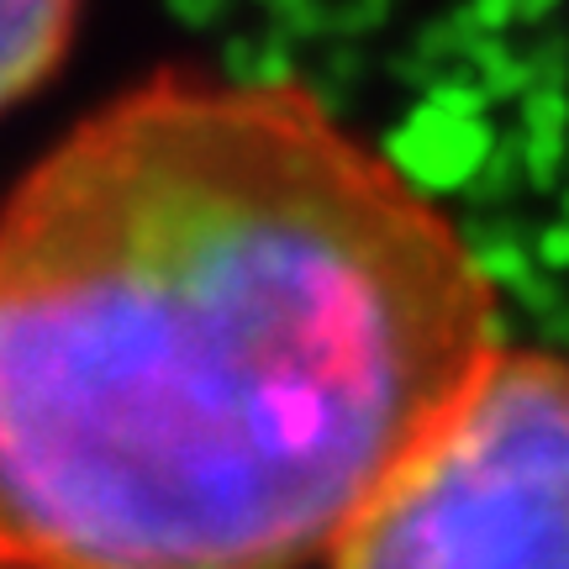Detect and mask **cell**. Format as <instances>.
Returning <instances> with one entry per match:
<instances>
[{"label": "cell", "instance_id": "obj_1", "mask_svg": "<svg viewBox=\"0 0 569 569\" xmlns=\"http://www.w3.org/2000/svg\"><path fill=\"white\" fill-rule=\"evenodd\" d=\"M459 227L306 90L163 74L0 206V569H301L496 359Z\"/></svg>", "mask_w": 569, "mask_h": 569}, {"label": "cell", "instance_id": "obj_3", "mask_svg": "<svg viewBox=\"0 0 569 569\" xmlns=\"http://www.w3.org/2000/svg\"><path fill=\"white\" fill-rule=\"evenodd\" d=\"M80 0H0V111L32 96L74 38Z\"/></svg>", "mask_w": 569, "mask_h": 569}, {"label": "cell", "instance_id": "obj_2", "mask_svg": "<svg viewBox=\"0 0 569 569\" xmlns=\"http://www.w3.org/2000/svg\"><path fill=\"white\" fill-rule=\"evenodd\" d=\"M327 569H569V365L496 348Z\"/></svg>", "mask_w": 569, "mask_h": 569}]
</instances>
